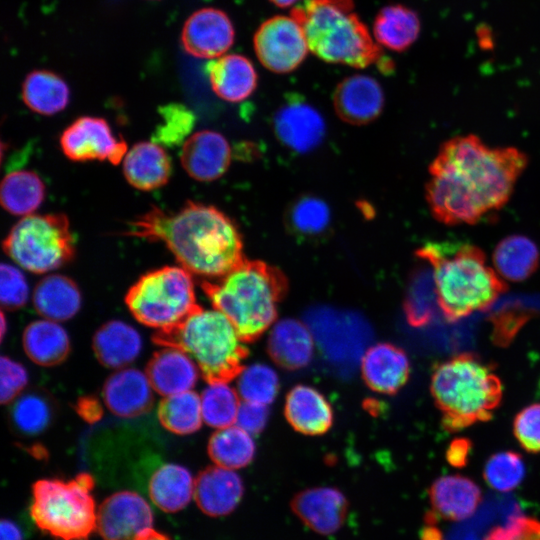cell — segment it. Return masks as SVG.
I'll return each mask as SVG.
<instances>
[{
	"label": "cell",
	"mask_w": 540,
	"mask_h": 540,
	"mask_svg": "<svg viewBox=\"0 0 540 540\" xmlns=\"http://www.w3.org/2000/svg\"><path fill=\"white\" fill-rule=\"evenodd\" d=\"M157 416L160 424L177 435H189L202 425L200 396L190 390L165 397L158 405Z\"/></svg>",
	"instance_id": "39"
},
{
	"label": "cell",
	"mask_w": 540,
	"mask_h": 540,
	"mask_svg": "<svg viewBox=\"0 0 540 540\" xmlns=\"http://www.w3.org/2000/svg\"><path fill=\"white\" fill-rule=\"evenodd\" d=\"M284 413L289 424L306 435H320L333 423V411L325 396L308 385L294 386L287 394Z\"/></svg>",
	"instance_id": "27"
},
{
	"label": "cell",
	"mask_w": 540,
	"mask_h": 540,
	"mask_svg": "<svg viewBox=\"0 0 540 540\" xmlns=\"http://www.w3.org/2000/svg\"><path fill=\"white\" fill-rule=\"evenodd\" d=\"M239 397L228 382H209L200 396L203 421L217 429L235 424L241 404Z\"/></svg>",
	"instance_id": "40"
},
{
	"label": "cell",
	"mask_w": 540,
	"mask_h": 540,
	"mask_svg": "<svg viewBox=\"0 0 540 540\" xmlns=\"http://www.w3.org/2000/svg\"><path fill=\"white\" fill-rule=\"evenodd\" d=\"M152 525L151 507L136 492L114 493L97 510L96 529L104 540H136Z\"/></svg>",
	"instance_id": "15"
},
{
	"label": "cell",
	"mask_w": 540,
	"mask_h": 540,
	"mask_svg": "<svg viewBox=\"0 0 540 540\" xmlns=\"http://www.w3.org/2000/svg\"><path fill=\"white\" fill-rule=\"evenodd\" d=\"M255 450L252 435L237 425L217 429L208 442V454L215 465L232 470L250 464Z\"/></svg>",
	"instance_id": "37"
},
{
	"label": "cell",
	"mask_w": 540,
	"mask_h": 540,
	"mask_svg": "<svg viewBox=\"0 0 540 540\" xmlns=\"http://www.w3.org/2000/svg\"><path fill=\"white\" fill-rule=\"evenodd\" d=\"M270 1L273 2L277 6L284 8V7H289L293 5L298 0H270Z\"/></svg>",
	"instance_id": "55"
},
{
	"label": "cell",
	"mask_w": 540,
	"mask_h": 540,
	"mask_svg": "<svg viewBox=\"0 0 540 540\" xmlns=\"http://www.w3.org/2000/svg\"><path fill=\"white\" fill-rule=\"evenodd\" d=\"M33 305L43 318L63 322L79 312L82 296L77 284L71 278L61 274H50L35 286Z\"/></svg>",
	"instance_id": "30"
},
{
	"label": "cell",
	"mask_w": 540,
	"mask_h": 540,
	"mask_svg": "<svg viewBox=\"0 0 540 540\" xmlns=\"http://www.w3.org/2000/svg\"><path fill=\"white\" fill-rule=\"evenodd\" d=\"M22 344L28 358L45 367L62 363L70 353L67 331L59 322L45 318L26 326Z\"/></svg>",
	"instance_id": "31"
},
{
	"label": "cell",
	"mask_w": 540,
	"mask_h": 540,
	"mask_svg": "<svg viewBox=\"0 0 540 540\" xmlns=\"http://www.w3.org/2000/svg\"><path fill=\"white\" fill-rule=\"evenodd\" d=\"M125 302L138 322L156 330L178 325L199 306L192 274L181 266L142 275L129 288Z\"/></svg>",
	"instance_id": "9"
},
{
	"label": "cell",
	"mask_w": 540,
	"mask_h": 540,
	"mask_svg": "<svg viewBox=\"0 0 540 540\" xmlns=\"http://www.w3.org/2000/svg\"><path fill=\"white\" fill-rule=\"evenodd\" d=\"M195 479L179 464L167 463L152 474L148 492L152 502L164 512H177L194 496Z\"/></svg>",
	"instance_id": "32"
},
{
	"label": "cell",
	"mask_w": 540,
	"mask_h": 540,
	"mask_svg": "<svg viewBox=\"0 0 540 540\" xmlns=\"http://www.w3.org/2000/svg\"><path fill=\"white\" fill-rule=\"evenodd\" d=\"M430 390L442 414V427L448 432L490 420L503 394L494 367L471 353L455 355L434 366Z\"/></svg>",
	"instance_id": "5"
},
{
	"label": "cell",
	"mask_w": 540,
	"mask_h": 540,
	"mask_svg": "<svg viewBox=\"0 0 540 540\" xmlns=\"http://www.w3.org/2000/svg\"><path fill=\"white\" fill-rule=\"evenodd\" d=\"M206 73L212 90L225 101L236 103L248 98L257 87V73L252 62L238 54L210 60Z\"/></svg>",
	"instance_id": "26"
},
{
	"label": "cell",
	"mask_w": 540,
	"mask_h": 540,
	"mask_svg": "<svg viewBox=\"0 0 540 540\" xmlns=\"http://www.w3.org/2000/svg\"><path fill=\"white\" fill-rule=\"evenodd\" d=\"M20 529L10 520L1 521V540H22Z\"/></svg>",
	"instance_id": "53"
},
{
	"label": "cell",
	"mask_w": 540,
	"mask_h": 540,
	"mask_svg": "<svg viewBox=\"0 0 540 540\" xmlns=\"http://www.w3.org/2000/svg\"><path fill=\"white\" fill-rule=\"evenodd\" d=\"M306 324L325 357L337 366L353 368L372 338L365 319L352 312L313 308L306 315Z\"/></svg>",
	"instance_id": "11"
},
{
	"label": "cell",
	"mask_w": 540,
	"mask_h": 540,
	"mask_svg": "<svg viewBox=\"0 0 540 540\" xmlns=\"http://www.w3.org/2000/svg\"><path fill=\"white\" fill-rule=\"evenodd\" d=\"M10 416L17 431L27 436H35L48 428L53 410L44 395L29 392L15 399Z\"/></svg>",
	"instance_id": "41"
},
{
	"label": "cell",
	"mask_w": 540,
	"mask_h": 540,
	"mask_svg": "<svg viewBox=\"0 0 540 540\" xmlns=\"http://www.w3.org/2000/svg\"><path fill=\"white\" fill-rule=\"evenodd\" d=\"M152 339L158 345L178 348L190 355L208 383L229 382L237 377L248 355L234 325L215 308L198 306L178 325L157 330Z\"/></svg>",
	"instance_id": "7"
},
{
	"label": "cell",
	"mask_w": 540,
	"mask_h": 540,
	"mask_svg": "<svg viewBox=\"0 0 540 540\" xmlns=\"http://www.w3.org/2000/svg\"><path fill=\"white\" fill-rule=\"evenodd\" d=\"M128 236L162 242L181 267L205 279H219L246 258L235 223L219 209L192 201L177 211L153 206L128 225Z\"/></svg>",
	"instance_id": "2"
},
{
	"label": "cell",
	"mask_w": 540,
	"mask_h": 540,
	"mask_svg": "<svg viewBox=\"0 0 540 540\" xmlns=\"http://www.w3.org/2000/svg\"><path fill=\"white\" fill-rule=\"evenodd\" d=\"M60 147L73 161H123L128 147L118 138L108 122L99 117L83 116L72 122L60 137Z\"/></svg>",
	"instance_id": "13"
},
{
	"label": "cell",
	"mask_w": 540,
	"mask_h": 540,
	"mask_svg": "<svg viewBox=\"0 0 540 540\" xmlns=\"http://www.w3.org/2000/svg\"><path fill=\"white\" fill-rule=\"evenodd\" d=\"M199 372V367L186 352L164 347L153 354L145 373L154 391L167 397L190 391L198 381Z\"/></svg>",
	"instance_id": "24"
},
{
	"label": "cell",
	"mask_w": 540,
	"mask_h": 540,
	"mask_svg": "<svg viewBox=\"0 0 540 540\" xmlns=\"http://www.w3.org/2000/svg\"><path fill=\"white\" fill-rule=\"evenodd\" d=\"M472 452V442L467 438H456L446 450L447 462L456 468H462L468 463Z\"/></svg>",
	"instance_id": "51"
},
{
	"label": "cell",
	"mask_w": 540,
	"mask_h": 540,
	"mask_svg": "<svg viewBox=\"0 0 540 540\" xmlns=\"http://www.w3.org/2000/svg\"><path fill=\"white\" fill-rule=\"evenodd\" d=\"M279 141L298 153L314 150L323 141L326 125L319 111L298 94H289L273 117Z\"/></svg>",
	"instance_id": "14"
},
{
	"label": "cell",
	"mask_w": 540,
	"mask_h": 540,
	"mask_svg": "<svg viewBox=\"0 0 540 540\" xmlns=\"http://www.w3.org/2000/svg\"><path fill=\"white\" fill-rule=\"evenodd\" d=\"M29 298V285L22 271L9 263H2L0 270V300L9 310L24 306Z\"/></svg>",
	"instance_id": "45"
},
{
	"label": "cell",
	"mask_w": 540,
	"mask_h": 540,
	"mask_svg": "<svg viewBox=\"0 0 540 540\" xmlns=\"http://www.w3.org/2000/svg\"><path fill=\"white\" fill-rule=\"evenodd\" d=\"M537 245L523 235H510L501 240L493 253V262L501 277L513 282L524 281L538 268Z\"/></svg>",
	"instance_id": "33"
},
{
	"label": "cell",
	"mask_w": 540,
	"mask_h": 540,
	"mask_svg": "<svg viewBox=\"0 0 540 540\" xmlns=\"http://www.w3.org/2000/svg\"><path fill=\"white\" fill-rule=\"evenodd\" d=\"M291 15L301 24L309 50L325 62L365 68L382 60L353 0H304Z\"/></svg>",
	"instance_id": "6"
},
{
	"label": "cell",
	"mask_w": 540,
	"mask_h": 540,
	"mask_svg": "<svg viewBox=\"0 0 540 540\" xmlns=\"http://www.w3.org/2000/svg\"><path fill=\"white\" fill-rule=\"evenodd\" d=\"M416 254L433 266L437 303L451 321L487 309L507 289L475 245L428 243Z\"/></svg>",
	"instance_id": "3"
},
{
	"label": "cell",
	"mask_w": 540,
	"mask_h": 540,
	"mask_svg": "<svg viewBox=\"0 0 540 540\" xmlns=\"http://www.w3.org/2000/svg\"><path fill=\"white\" fill-rule=\"evenodd\" d=\"M136 540H170L166 535L155 531L153 528H150L142 532Z\"/></svg>",
	"instance_id": "54"
},
{
	"label": "cell",
	"mask_w": 540,
	"mask_h": 540,
	"mask_svg": "<svg viewBox=\"0 0 540 540\" xmlns=\"http://www.w3.org/2000/svg\"><path fill=\"white\" fill-rule=\"evenodd\" d=\"M159 112L163 123L157 127L153 141L169 147L184 143L195 124L192 111L181 104H168Z\"/></svg>",
	"instance_id": "44"
},
{
	"label": "cell",
	"mask_w": 540,
	"mask_h": 540,
	"mask_svg": "<svg viewBox=\"0 0 540 540\" xmlns=\"http://www.w3.org/2000/svg\"><path fill=\"white\" fill-rule=\"evenodd\" d=\"M172 171L171 159L162 145L143 141L133 145L123 159V174L134 188L150 191L164 186Z\"/></svg>",
	"instance_id": "25"
},
{
	"label": "cell",
	"mask_w": 540,
	"mask_h": 540,
	"mask_svg": "<svg viewBox=\"0 0 540 540\" xmlns=\"http://www.w3.org/2000/svg\"><path fill=\"white\" fill-rule=\"evenodd\" d=\"M426 275H418L410 286L406 302L404 304L407 320L412 326L426 324L432 316L433 291L426 286Z\"/></svg>",
	"instance_id": "47"
},
{
	"label": "cell",
	"mask_w": 540,
	"mask_h": 540,
	"mask_svg": "<svg viewBox=\"0 0 540 540\" xmlns=\"http://www.w3.org/2000/svg\"><path fill=\"white\" fill-rule=\"evenodd\" d=\"M331 212L327 203L313 195H302L294 200L285 214L288 231L302 239L320 237L328 231Z\"/></svg>",
	"instance_id": "38"
},
{
	"label": "cell",
	"mask_w": 540,
	"mask_h": 540,
	"mask_svg": "<svg viewBox=\"0 0 540 540\" xmlns=\"http://www.w3.org/2000/svg\"><path fill=\"white\" fill-rule=\"evenodd\" d=\"M22 98L32 111L42 115H54L66 108L70 91L67 83L57 74L38 70L25 78Z\"/></svg>",
	"instance_id": "34"
},
{
	"label": "cell",
	"mask_w": 540,
	"mask_h": 540,
	"mask_svg": "<svg viewBox=\"0 0 540 540\" xmlns=\"http://www.w3.org/2000/svg\"><path fill=\"white\" fill-rule=\"evenodd\" d=\"M45 198V186L41 178L30 170H17L7 174L0 188L2 207L12 215L33 214Z\"/></svg>",
	"instance_id": "35"
},
{
	"label": "cell",
	"mask_w": 540,
	"mask_h": 540,
	"mask_svg": "<svg viewBox=\"0 0 540 540\" xmlns=\"http://www.w3.org/2000/svg\"><path fill=\"white\" fill-rule=\"evenodd\" d=\"M278 391V375L266 364L243 367L237 376V392L244 401L268 405L275 400Z\"/></svg>",
	"instance_id": "42"
},
{
	"label": "cell",
	"mask_w": 540,
	"mask_h": 540,
	"mask_svg": "<svg viewBox=\"0 0 540 540\" xmlns=\"http://www.w3.org/2000/svg\"><path fill=\"white\" fill-rule=\"evenodd\" d=\"M2 247L18 266L35 274L59 269L75 255V239L64 214L23 216Z\"/></svg>",
	"instance_id": "10"
},
{
	"label": "cell",
	"mask_w": 540,
	"mask_h": 540,
	"mask_svg": "<svg viewBox=\"0 0 540 540\" xmlns=\"http://www.w3.org/2000/svg\"><path fill=\"white\" fill-rule=\"evenodd\" d=\"M290 507L296 517L320 535H332L343 526L349 503L346 496L333 487H314L298 492Z\"/></svg>",
	"instance_id": "17"
},
{
	"label": "cell",
	"mask_w": 540,
	"mask_h": 540,
	"mask_svg": "<svg viewBox=\"0 0 540 540\" xmlns=\"http://www.w3.org/2000/svg\"><path fill=\"white\" fill-rule=\"evenodd\" d=\"M76 411L85 421L91 423L98 421L103 414L100 402L92 396L80 398L76 404Z\"/></svg>",
	"instance_id": "52"
},
{
	"label": "cell",
	"mask_w": 540,
	"mask_h": 540,
	"mask_svg": "<svg viewBox=\"0 0 540 540\" xmlns=\"http://www.w3.org/2000/svg\"><path fill=\"white\" fill-rule=\"evenodd\" d=\"M153 391L146 373L125 367L106 379L102 397L106 407L115 416L134 418L150 410L154 399Z\"/></svg>",
	"instance_id": "20"
},
{
	"label": "cell",
	"mask_w": 540,
	"mask_h": 540,
	"mask_svg": "<svg viewBox=\"0 0 540 540\" xmlns=\"http://www.w3.org/2000/svg\"><path fill=\"white\" fill-rule=\"evenodd\" d=\"M361 373L370 389L395 394L408 381L410 363L403 349L390 343H378L365 351Z\"/></svg>",
	"instance_id": "22"
},
{
	"label": "cell",
	"mask_w": 540,
	"mask_h": 540,
	"mask_svg": "<svg viewBox=\"0 0 540 540\" xmlns=\"http://www.w3.org/2000/svg\"><path fill=\"white\" fill-rule=\"evenodd\" d=\"M255 53L264 67L275 73H289L306 58L309 46L304 30L291 16H275L257 29Z\"/></svg>",
	"instance_id": "12"
},
{
	"label": "cell",
	"mask_w": 540,
	"mask_h": 540,
	"mask_svg": "<svg viewBox=\"0 0 540 540\" xmlns=\"http://www.w3.org/2000/svg\"><path fill=\"white\" fill-rule=\"evenodd\" d=\"M28 383L26 368L8 356L0 359V399L7 404L20 396Z\"/></svg>",
	"instance_id": "48"
},
{
	"label": "cell",
	"mask_w": 540,
	"mask_h": 540,
	"mask_svg": "<svg viewBox=\"0 0 540 540\" xmlns=\"http://www.w3.org/2000/svg\"><path fill=\"white\" fill-rule=\"evenodd\" d=\"M527 163L520 150L491 148L475 135L446 141L429 167L425 187L432 215L446 225L477 223L507 203Z\"/></svg>",
	"instance_id": "1"
},
{
	"label": "cell",
	"mask_w": 540,
	"mask_h": 540,
	"mask_svg": "<svg viewBox=\"0 0 540 540\" xmlns=\"http://www.w3.org/2000/svg\"><path fill=\"white\" fill-rule=\"evenodd\" d=\"M5 331H6V320H5L4 314L2 313V316H1V338L2 339L5 336Z\"/></svg>",
	"instance_id": "56"
},
{
	"label": "cell",
	"mask_w": 540,
	"mask_h": 540,
	"mask_svg": "<svg viewBox=\"0 0 540 540\" xmlns=\"http://www.w3.org/2000/svg\"><path fill=\"white\" fill-rule=\"evenodd\" d=\"M234 35L233 24L223 11L203 8L186 20L181 39L185 51L190 55L215 59L232 46Z\"/></svg>",
	"instance_id": "16"
},
{
	"label": "cell",
	"mask_w": 540,
	"mask_h": 540,
	"mask_svg": "<svg viewBox=\"0 0 540 540\" xmlns=\"http://www.w3.org/2000/svg\"><path fill=\"white\" fill-rule=\"evenodd\" d=\"M525 474L523 458L514 451L493 454L488 458L483 469V477L487 485L500 493H507L517 488Z\"/></svg>",
	"instance_id": "43"
},
{
	"label": "cell",
	"mask_w": 540,
	"mask_h": 540,
	"mask_svg": "<svg viewBox=\"0 0 540 540\" xmlns=\"http://www.w3.org/2000/svg\"><path fill=\"white\" fill-rule=\"evenodd\" d=\"M432 512L438 518L461 522L470 518L482 503L479 486L462 475H445L430 486Z\"/></svg>",
	"instance_id": "23"
},
{
	"label": "cell",
	"mask_w": 540,
	"mask_h": 540,
	"mask_svg": "<svg viewBox=\"0 0 540 540\" xmlns=\"http://www.w3.org/2000/svg\"><path fill=\"white\" fill-rule=\"evenodd\" d=\"M373 32L379 44L402 51L417 39L420 21L413 10L402 5H390L377 14Z\"/></svg>",
	"instance_id": "36"
},
{
	"label": "cell",
	"mask_w": 540,
	"mask_h": 540,
	"mask_svg": "<svg viewBox=\"0 0 540 540\" xmlns=\"http://www.w3.org/2000/svg\"><path fill=\"white\" fill-rule=\"evenodd\" d=\"M213 308L234 325L244 342L260 337L274 322L277 304L287 291V279L276 267L245 259L217 281H203Z\"/></svg>",
	"instance_id": "4"
},
{
	"label": "cell",
	"mask_w": 540,
	"mask_h": 540,
	"mask_svg": "<svg viewBox=\"0 0 540 540\" xmlns=\"http://www.w3.org/2000/svg\"><path fill=\"white\" fill-rule=\"evenodd\" d=\"M496 540H540V521L521 515L506 525Z\"/></svg>",
	"instance_id": "50"
},
{
	"label": "cell",
	"mask_w": 540,
	"mask_h": 540,
	"mask_svg": "<svg viewBox=\"0 0 540 540\" xmlns=\"http://www.w3.org/2000/svg\"><path fill=\"white\" fill-rule=\"evenodd\" d=\"M94 480L88 473L69 481L41 479L33 485L31 516L46 533L61 540H85L96 529L92 496Z\"/></svg>",
	"instance_id": "8"
},
{
	"label": "cell",
	"mask_w": 540,
	"mask_h": 540,
	"mask_svg": "<svg viewBox=\"0 0 540 540\" xmlns=\"http://www.w3.org/2000/svg\"><path fill=\"white\" fill-rule=\"evenodd\" d=\"M231 153L230 145L222 134L201 130L185 140L180 161L190 177L208 182L220 178L227 171Z\"/></svg>",
	"instance_id": "18"
},
{
	"label": "cell",
	"mask_w": 540,
	"mask_h": 540,
	"mask_svg": "<svg viewBox=\"0 0 540 540\" xmlns=\"http://www.w3.org/2000/svg\"><path fill=\"white\" fill-rule=\"evenodd\" d=\"M267 405L243 401L237 413L235 424L251 435L260 433L268 421Z\"/></svg>",
	"instance_id": "49"
},
{
	"label": "cell",
	"mask_w": 540,
	"mask_h": 540,
	"mask_svg": "<svg viewBox=\"0 0 540 540\" xmlns=\"http://www.w3.org/2000/svg\"><path fill=\"white\" fill-rule=\"evenodd\" d=\"M92 347L97 360L103 366L121 369L139 356L142 339L132 325L121 320H110L95 332Z\"/></svg>",
	"instance_id": "29"
},
{
	"label": "cell",
	"mask_w": 540,
	"mask_h": 540,
	"mask_svg": "<svg viewBox=\"0 0 540 540\" xmlns=\"http://www.w3.org/2000/svg\"><path fill=\"white\" fill-rule=\"evenodd\" d=\"M314 351V338L307 326L295 319L276 322L269 334L268 352L279 366L295 370L309 364Z\"/></svg>",
	"instance_id": "28"
},
{
	"label": "cell",
	"mask_w": 540,
	"mask_h": 540,
	"mask_svg": "<svg viewBox=\"0 0 540 540\" xmlns=\"http://www.w3.org/2000/svg\"><path fill=\"white\" fill-rule=\"evenodd\" d=\"M243 494V481L232 469L209 466L195 479V501L201 511L209 516L231 513L240 503Z\"/></svg>",
	"instance_id": "21"
},
{
	"label": "cell",
	"mask_w": 540,
	"mask_h": 540,
	"mask_svg": "<svg viewBox=\"0 0 540 540\" xmlns=\"http://www.w3.org/2000/svg\"><path fill=\"white\" fill-rule=\"evenodd\" d=\"M337 115L353 125H364L374 121L382 112L384 93L376 79L364 74H355L343 79L333 96Z\"/></svg>",
	"instance_id": "19"
},
{
	"label": "cell",
	"mask_w": 540,
	"mask_h": 540,
	"mask_svg": "<svg viewBox=\"0 0 540 540\" xmlns=\"http://www.w3.org/2000/svg\"><path fill=\"white\" fill-rule=\"evenodd\" d=\"M513 433L524 450L530 453L540 452V403L523 408L515 416Z\"/></svg>",
	"instance_id": "46"
}]
</instances>
